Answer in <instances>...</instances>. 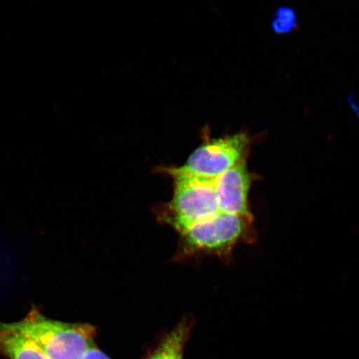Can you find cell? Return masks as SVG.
<instances>
[{
  "mask_svg": "<svg viewBox=\"0 0 359 359\" xmlns=\"http://www.w3.org/2000/svg\"><path fill=\"white\" fill-rule=\"evenodd\" d=\"M13 324L41 348L48 359H83L96 345L95 326L53 320L35 305L22 320Z\"/></svg>",
  "mask_w": 359,
  "mask_h": 359,
  "instance_id": "cell-1",
  "label": "cell"
},
{
  "mask_svg": "<svg viewBox=\"0 0 359 359\" xmlns=\"http://www.w3.org/2000/svg\"><path fill=\"white\" fill-rule=\"evenodd\" d=\"M204 136L203 142L187 157L185 163L180 167L161 168V172L215 181L247 157L250 139L246 133L212 138L205 133Z\"/></svg>",
  "mask_w": 359,
  "mask_h": 359,
  "instance_id": "cell-3",
  "label": "cell"
},
{
  "mask_svg": "<svg viewBox=\"0 0 359 359\" xmlns=\"http://www.w3.org/2000/svg\"><path fill=\"white\" fill-rule=\"evenodd\" d=\"M83 359H111L109 356L106 355L101 349L98 348L96 345L93 347L87 353Z\"/></svg>",
  "mask_w": 359,
  "mask_h": 359,
  "instance_id": "cell-9",
  "label": "cell"
},
{
  "mask_svg": "<svg viewBox=\"0 0 359 359\" xmlns=\"http://www.w3.org/2000/svg\"><path fill=\"white\" fill-rule=\"evenodd\" d=\"M192 323L188 318L180 322L144 359H183Z\"/></svg>",
  "mask_w": 359,
  "mask_h": 359,
  "instance_id": "cell-7",
  "label": "cell"
},
{
  "mask_svg": "<svg viewBox=\"0 0 359 359\" xmlns=\"http://www.w3.org/2000/svg\"><path fill=\"white\" fill-rule=\"evenodd\" d=\"M167 174L173 181V195L165 206L163 219L180 234L221 213L215 181Z\"/></svg>",
  "mask_w": 359,
  "mask_h": 359,
  "instance_id": "cell-2",
  "label": "cell"
},
{
  "mask_svg": "<svg viewBox=\"0 0 359 359\" xmlns=\"http://www.w3.org/2000/svg\"><path fill=\"white\" fill-rule=\"evenodd\" d=\"M254 181L247 167V157L215 181L221 212L253 218L249 194Z\"/></svg>",
  "mask_w": 359,
  "mask_h": 359,
  "instance_id": "cell-5",
  "label": "cell"
},
{
  "mask_svg": "<svg viewBox=\"0 0 359 359\" xmlns=\"http://www.w3.org/2000/svg\"><path fill=\"white\" fill-rule=\"evenodd\" d=\"M295 25V15L293 11L288 8H280L273 22V28L279 33H288Z\"/></svg>",
  "mask_w": 359,
  "mask_h": 359,
  "instance_id": "cell-8",
  "label": "cell"
},
{
  "mask_svg": "<svg viewBox=\"0 0 359 359\" xmlns=\"http://www.w3.org/2000/svg\"><path fill=\"white\" fill-rule=\"evenodd\" d=\"M253 218L219 213L181 233L191 252L226 253L241 241L252 240Z\"/></svg>",
  "mask_w": 359,
  "mask_h": 359,
  "instance_id": "cell-4",
  "label": "cell"
},
{
  "mask_svg": "<svg viewBox=\"0 0 359 359\" xmlns=\"http://www.w3.org/2000/svg\"><path fill=\"white\" fill-rule=\"evenodd\" d=\"M0 355L8 359H48L13 323L0 322Z\"/></svg>",
  "mask_w": 359,
  "mask_h": 359,
  "instance_id": "cell-6",
  "label": "cell"
}]
</instances>
